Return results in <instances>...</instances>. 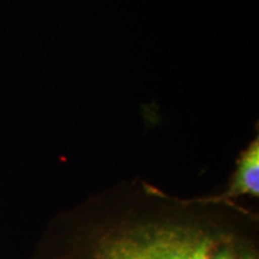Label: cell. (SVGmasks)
<instances>
[{
    "instance_id": "6da1fadb",
    "label": "cell",
    "mask_w": 259,
    "mask_h": 259,
    "mask_svg": "<svg viewBox=\"0 0 259 259\" xmlns=\"http://www.w3.org/2000/svg\"><path fill=\"white\" fill-rule=\"evenodd\" d=\"M88 259H258L242 239L190 222L136 223L107 232Z\"/></svg>"
},
{
    "instance_id": "7a4b0ae2",
    "label": "cell",
    "mask_w": 259,
    "mask_h": 259,
    "mask_svg": "<svg viewBox=\"0 0 259 259\" xmlns=\"http://www.w3.org/2000/svg\"><path fill=\"white\" fill-rule=\"evenodd\" d=\"M240 196H259V138L258 136L240 154L228 190L212 202H227Z\"/></svg>"
}]
</instances>
